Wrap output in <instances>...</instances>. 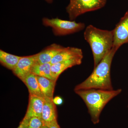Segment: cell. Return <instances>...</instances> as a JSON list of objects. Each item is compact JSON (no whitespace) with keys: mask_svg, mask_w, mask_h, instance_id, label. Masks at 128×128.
I'll use <instances>...</instances> for the list:
<instances>
[{"mask_svg":"<svg viewBox=\"0 0 128 128\" xmlns=\"http://www.w3.org/2000/svg\"><path fill=\"white\" fill-rule=\"evenodd\" d=\"M82 58L83 55L80 56L52 64L51 75L54 80L57 81L60 75L66 69L80 64L82 63Z\"/></svg>","mask_w":128,"mask_h":128,"instance_id":"8","label":"cell"},{"mask_svg":"<svg viewBox=\"0 0 128 128\" xmlns=\"http://www.w3.org/2000/svg\"></svg>","mask_w":128,"mask_h":128,"instance_id":"23","label":"cell"},{"mask_svg":"<svg viewBox=\"0 0 128 128\" xmlns=\"http://www.w3.org/2000/svg\"><path fill=\"white\" fill-rule=\"evenodd\" d=\"M118 50L113 47L96 67L89 77L76 86L74 91L95 89L114 90L111 81L110 72L113 58Z\"/></svg>","mask_w":128,"mask_h":128,"instance_id":"1","label":"cell"},{"mask_svg":"<svg viewBox=\"0 0 128 128\" xmlns=\"http://www.w3.org/2000/svg\"><path fill=\"white\" fill-rule=\"evenodd\" d=\"M64 47L54 44L44 49L36 54V63L42 64L50 63L53 58L64 48Z\"/></svg>","mask_w":128,"mask_h":128,"instance_id":"11","label":"cell"},{"mask_svg":"<svg viewBox=\"0 0 128 128\" xmlns=\"http://www.w3.org/2000/svg\"><path fill=\"white\" fill-rule=\"evenodd\" d=\"M30 119L31 118L24 116L20 123L19 126L17 128H27Z\"/></svg>","mask_w":128,"mask_h":128,"instance_id":"18","label":"cell"},{"mask_svg":"<svg viewBox=\"0 0 128 128\" xmlns=\"http://www.w3.org/2000/svg\"><path fill=\"white\" fill-rule=\"evenodd\" d=\"M57 109L53 99L44 97L41 116V120L43 124L48 126L52 122L57 121Z\"/></svg>","mask_w":128,"mask_h":128,"instance_id":"10","label":"cell"},{"mask_svg":"<svg viewBox=\"0 0 128 128\" xmlns=\"http://www.w3.org/2000/svg\"><path fill=\"white\" fill-rule=\"evenodd\" d=\"M51 63L39 64L36 63L32 67L31 73L36 76H42L54 80L51 75Z\"/></svg>","mask_w":128,"mask_h":128,"instance_id":"16","label":"cell"},{"mask_svg":"<svg viewBox=\"0 0 128 128\" xmlns=\"http://www.w3.org/2000/svg\"><path fill=\"white\" fill-rule=\"evenodd\" d=\"M21 80L27 87L29 94L44 98L40 88L36 76L30 73L27 75Z\"/></svg>","mask_w":128,"mask_h":128,"instance_id":"14","label":"cell"},{"mask_svg":"<svg viewBox=\"0 0 128 128\" xmlns=\"http://www.w3.org/2000/svg\"><path fill=\"white\" fill-rule=\"evenodd\" d=\"M84 36L91 48L96 67L113 47V31L102 30L90 25L86 28Z\"/></svg>","mask_w":128,"mask_h":128,"instance_id":"3","label":"cell"},{"mask_svg":"<svg viewBox=\"0 0 128 128\" xmlns=\"http://www.w3.org/2000/svg\"><path fill=\"white\" fill-rule=\"evenodd\" d=\"M49 128H61L57 121H54L48 125Z\"/></svg>","mask_w":128,"mask_h":128,"instance_id":"20","label":"cell"},{"mask_svg":"<svg viewBox=\"0 0 128 128\" xmlns=\"http://www.w3.org/2000/svg\"><path fill=\"white\" fill-rule=\"evenodd\" d=\"M44 98L29 94V102L25 116L31 118L38 117L41 119Z\"/></svg>","mask_w":128,"mask_h":128,"instance_id":"9","label":"cell"},{"mask_svg":"<svg viewBox=\"0 0 128 128\" xmlns=\"http://www.w3.org/2000/svg\"><path fill=\"white\" fill-rule=\"evenodd\" d=\"M46 2H48V3H51L52 2L53 0H45Z\"/></svg>","mask_w":128,"mask_h":128,"instance_id":"21","label":"cell"},{"mask_svg":"<svg viewBox=\"0 0 128 128\" xmlns=\"http://www.w3.org/2000/svg\"><path fill=\"white\" fill-rule=\"evenodd\" d=\"M66 7L70 20L73 21L80 15L96 10L104 7L106 0H70Z\"/></svg>","mask_w":128,"mask_h":128,"instance_id":"4","label":"cell"},{"mask_svg":"<svg viewBox=\"0 0 128 128\" xmlns=\"http://www.w3.org/2000/svg\"><path fill=\"white\" fill-rule=\"evenodd\" d=\"M83 55L82 50L79 48L73 47L64 48L53 58L50 63L52 64Z\"/></svg>","mask_w":128,"mask_h":128,"instance_id":"12","label":"cell"},{"mask_svg":"<svg viewBox=\"0 0 128 128\" xmlns=\"http://www.w3.org/2000/svg\"><path fill=\"white\" fill-rule=\"evenodd\" d=\"M42 128H49L48 126H47V125H45V124H44Z\"/></svg>","mask_w":128,"mask_h":128,"instance_id":"22","label":"cell"},{"mask_svg":"<svg viewBox=\"0 0 128 128\" xmlns=\"http://www.w3.org/2000/svg\"><path fill=\"white\" fill-rule=\"evenodd\" d=\"M54 102L57 105H61L63 102L62 98L60 96H56L53 99Z\"/></svg>","mask_w":128,"mask_h":128,"instance_id":"19","label":"cell"},{"mask_svg":"<svg viewBox=\"0 0 128 128\" xmlns=\"http://www.w3.org/2000/svg\"><path fill=\"white\" fill-rule=\"evenodd\" d=\"M22 57L9 54L0 50V62L3 66L12 70L18 64Z\"/></svg>","mask_w":128,"mask_h":128,"instance_id":"15","label":"cell"},{"mask_svg":"<svg viewBox=\"0 0 128 128\" xmlns=\"http://www.w3.org/2000/svg\"><path fill=\"white\" fill-rule=\"evenodd\" d=\"M121 92V89L112 90L92 89L75 91L86 104L92 122L95 124L99 122L100 115L104 108Z\"/></svg>","mask_w":128,"mask_h":128,"instance_id":"2","label":"cell"},{"mask_svg":"<svg viewBox=\"0 0 128 128\" xmlns=\"http://www.w3.org/2000/svg\"><path fill=\"white\" fill-rule=\"evenodd\" d=\"M36 76L40 88L44 97L54 99L56 81L42 76Z\"/></svg>","mask_w":128,"mask_h":128,"instance_id":"13","label":"cell"},{"mask_svg":"<svg viewBox=\"0 0 128 128\" xmlns=\"http://www.w3.org/2000/svg\"><path fill=\"white\" fill-rule=\"evenodd\" d=\"M43 124L41 118L33 117L30 119L27 128H42Z\"/></svg>","mask_w":128,"mask_h":128,"instance_id":"17","label":"cell"},{"mask_svg":"<svg viewBox=\"0 0 128 128\" xmlns=\"http://www.w3.org/2000/svg\"><path fill=\"white\" fill-rule=\"evenodd\" d=\"M114 48L118 50L123 44L128 43V10L112 30Z\"/></svg>","mask_w":128,"mask_h":128,"instance_id":"6","label":"cell"},{"mask_svg":"<svg viewBox=\"0 0 128 128\" xmlns=\"http://www.w3.org/2000/svg\"><path fill=\"white\" fill-rule=\"evenodd\" d=\"M42 22L44 26L52 28L54 34L56 36L72 34L82 31L85 28V24L82 22L66 20L58 18L51 19L44 18Z\"/></svg>","mask_w":128,"mask_h":128,"instance_id":"5","label":"cell"},{"mask_svg":"<svg viewBox=\"0 0 128 128\" xmlns=\"http://www.w3.org/2000/svg\"><path fill=\"white\" fill-rule=\"evenodd\" d=\"M36 54L22 57L12 72L21 80L31 73L32 67L36 63Z\"/></svg>","mask_w":128,"mask_h":128,"instance_id":"7","label":"cell"}]
</instances>
